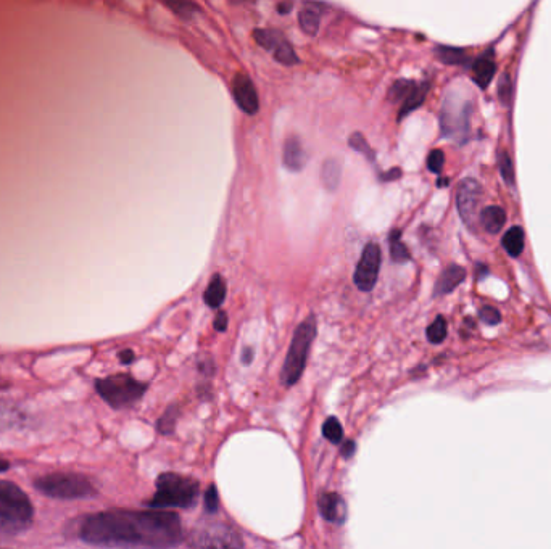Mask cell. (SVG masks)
Wrapping results in <instances>:
<instances>
[{
  "label": "cell",
  "instance_id": "obj_17",
  "mask_svg": "<svg viewBox=\"0 0 551 549\" xmlns=\"http://www.w3.org/2000/svg\"><path fill=\"white\" fill-rule=\"evenodd\" d=\"M435 55L440 62L450 67H473L474 58L464 49L450 46L435 47Z\"/></svg>",
  "mask_w": 551,
  "mask_h": 549
},
{
  "label": "cell",
  "instance_id": "obj_32",
  "mask_svg": "<svg viewBox=\"0 0 551 549\" xmlns=\"http://www.w3.org/2000/svg\"><path fill=\"white\" fill-rule=\"evenodd\" d=\"M498 163H500V174H502L503 181H505L508 186H513L514 168L510 155L506 152L500 153V155H498Z\"/></svg>",
  "mask_w": 551,
  "mask_h": 549
},
{
  "label": "cell",
  "instance_id": "obj_33",
  "mask_svg": "<svg viewBox=\"0 0 551 549\" xmlns=\"http://www.w3.org/2000/svg\"><path fill=\"white\" fill-rule=\"evenodd\" d=\"M498 97H500L502 104L506 105V107H508V105L511 104V100H513V81H511L508 73H505V75L500 78V81H498Z\"/></svg>",
  "mask_w": 551,
  "mask_h": 549
},
{
  "label": "cell",
  "instance_id": "obj_4",
  "mask_svg": "<svg viewBox=\"0 0 551 549\" xmlns=\"http://www.w3.org/2000/svg\"><path fill=\"white\" fill-rule=\"evenodd\" d=\"M316 337L315 316H308L305 321L297 327L289 351H287L284 368H282V384L295 385L302 377L305 366H307L308 355H310L311 343Z\"/></svg>",
  "mask_w": 551,
  "mask_h": 549
},
{
  "label": "cell",
  "instance_id": "obj_19",
  "mask_svg": "<svg viewBox=\"0 0 551 549\" xmlns=\"http://www.w3.org/2000/svg\"><path fill=\"white\" fill-rule=\"evenodd\" d=\"M506 223V213L502 207H497V205H492V207H487L482 210L481 213V224L482 228L489 234H498L502 231L503 226Z\"/></svg>",
  "mask_w": 551,
  "mask_h": 549
},
{
  "label": "cell",
  "instance_id": "obj_31",
  "mask_svg": "<svg viewBox=\"0 0 551 549\" xmlns=\"http://www.w3.org/2000/svg\"><path fill=\"white\" fill-rule=\"evenodd\" d=\"M166 7H170L176 15L184 18V20H191L195 13L199 12V7L192 4V2H176V0H173V2H166Z\"/></svg>",
  "mask_w": 551,
  "mask_h": 549
},
{
  "label": "cell",
  "instance_id": "obj_43",
  "mask_svg": "<svg viewBox=\"0 0 551 549\" xmlns=\"http://www.w3.org/2000/svg\"><path fill=\"white\" fill-rule=\"evenodd\" d=\"M253 351L250 348H245L244 355H242V361L244 364L252 363Z\"/></svg>",
  "mask_w": 551,
  "mask_h": 549
},
{
  "label": "cell",
  "instance_id": "obj_35",
  "mask_svg": "<svg viewBox=\"0 0 551 549\" xmlns=\"http://www.w3.org/2000/svg\"><path fill=\"white\" fill-rule=\"evenodd\" d=\"M445 165V155L442 150H432L427 157V168L431 173L439 174Z\"/></svg>",
  "mask_w": 551,
  "mask_h": 549
},
{
  "label": "cell",
  "instance_id": "obj_24",
  "mask_svg": "<svg viewBox=\"0 0 551 549\" xmlns=\"http://www.w3.org/2000/svg\"><path fill=\"white\" fill-rule=\"evenodd\" d=\"M390 258L398 265H405L411 260V253L402 242V232L392 231L389 237Z\"/></svg>",
  "mask_w": 551,
  "mask_h": 549
},
{
  "label": "cell",
  "instance_id": "obj_38",
  "mask_svg": "<svg viewBox=\"0 0 551 549\" xmlns=\"http://www.w3.org/2000/svg\"><path fill=\"white\" fill-rule=\"evenodd\" d=\"M489 266L484 265V263H477L476 265V277L477 281H482L484 277L489 276Z\"/></svg>",
  "mask_w": 551,
  "mask_h": 549
},
{
  "label": "cell",
  "instance_id": "obj_16",
  "mask_svg": "<svg viewBox=\"0 0 551 549\" xmlns=\"http://www.w3.org/2000/svg\"><path fill=\"white\" fill-rule=\"evenodd\" d=\"M25 411L12 400H0V432L15 429L25 422Z\"/></svg>",
  "mask_w": 551,
  "mask_h": 549
},
{
  "label": "cell",
  "instance_id": "obj_12",
  "mask_svg": "<svg viewBox=\"0 0 551 549\" xmlns=\"http://www.w3.org/2000/svg\"><path fill=\"white\" fill-rule=\"evenodd\" d=\"M318 506L321 516L326 521L342 524L345 521V517H347L345 501L337 493H323V495L319 496Z\"/></svg>",
  "mask_w": 551,
  "mask_h": 549
},
{
  "label": "cell",
  "instance_id": "obj_23",
  "mask_svg": "<svg viewBox=\"0 0 551 549\" xmlns=\"http://www.w3.org/2000/svg\"><path fill=\"white\" fill-rule=\"evenodd\" d=\"M503 248L508 255L518 258L524 250V231L519 226L508 229L502 239Z\"/></svg>",
  "mask_w": 551,
  "mask_h": 549
},
{
  "label": "cell",
  "instance_id": "obj_37",
  "mask_svg": "<svg viewBox=\"0 0 551 549\" xmlns=\"http://www.w3.org/2000/svg\"><path fill=\"white\" fill-rule=\"evenodd\" d=\"M215 329L218 332H224L228 329V314L224 313V311L216 314Z\"/></svg>",
  "mask_w": 551,
  "mask_h": 549
},
{
  "label": "cell",
  "instance_id": "obj_41",
  "mask_svg": "<svg viewBox=\"0 0 551 549\" xmlns=\"http://www.w3.org/2000/svg\"><path fill=\"white\" fill-rule=\"evenodd\" d=\"M353 453H355V443L345 442L344 448H342V455H344L345 458H350Z\"/></svg>",
  "mask_w": 551,
  "mask_h": 549
},
{
  "label": "cell",
  "instance_id": "obj_36",
  "mask_svg": "<svg viewBox=\"0 0 551 549\" xmlns=\"http://www.w3.org/2000/svg\"><path fill=\"white\" fill-rule=\"evenodd\" d=\"M205 506H207L208 512H216L218 509V492H216L215 485L208 488L207 495H205Z\"/></svg>",
  "mask_w": 551,
  "mask_h": 549
},
{
  "label": "cell",
  "instance_id": "obj_8",
  "mask_svg": "<svg viewBox=\"0 0 551 549\" xmlns=\"http://www.w3.org/2000/svg\"><path fill=\"white\" fill-rule=\"evenodd\" d=\"M471 104L469 102H456L453 95H448L442 107L440 115V128L442 136L450 137L464 144L466 134L469 133V116H471Z\"/></svg>",
  "mask_w": 551,
  "mask_h": 549
},
{
  "label": "cell",
  "instance_id": "obj_21",
  "mask_svg": "<svg viewBox=\"0 0 551 549\" xmlns=\"http://www.w3.org/2000/svg\"><path fill=\"white\" fill-rule=\"evenodd\" d=\"M224 298H226V282L223 281V277L220 274H215L210 284H208L205 294H203V300H205V303L210 308L216 310V308H220L223 305Z\"/></svg>",
  "mask_w": 551,
  "mask_h": 549
},
{
  "label": "cell",
  "instance_id": "obj_13",
  "mask_svg": "<svg viewBox=\"0 0 551 549\" xmlns=\"http://www.w3.org/2000/svg\"><path fill=\"white\" fill-rule=\"evenodd\" d=\"M282 163L292 173H299L307 165V153L303 150L299 137L292 136L287 139L286 144H284Z\"/></svg>",
  "mask_w": 551,
  "mask_h": 549
},
{
  "label": "cell",
  "instance_id": "obj_25",
  "mask_svg": "<svg viewBox=\"0 0 551 549\" xmlns=\"http://www.w3.org/2000/svg\"><path fill=\"white\" fill-rule=\"evenodd\" d=\"M273 57L276 62L281 63L284 67H294L300 63L299 55L295 54L294 47L290 46L286 38L281 39L278 46L274 47Z\"/></svg>",
  "mask_w": 551,
  "mask_h": 549
},
{
  "label": "cell",
  "instance_id": "obj_29",
  "mask_svg": "<svg viewBox=\"0 0 551 549\" xmlns=\"http://www.w3.org/2000/svg\"><path fill=\"white\" fill-rule=\"evenodd\" d=\"M348 145H350L353 150L363 153V157L368 158L371 163H374V160H376V157H374V150L369 147L368 141H366L363 134L353 133L350 139H348Z\"/></svg>",
  "mask_w": 551,
  "mask_h": 549
},
{
  "label": "cell",
  "instance_id": "obj_26",
  "mask_svg": "<svg viewBox=\"0 0 551 549\" xmlns=\"http://www.w3.org/2000/svg\"><path fill=\"white\" fill-rule=\"evenodd\" d=\"M415 86V81H411V79H398V81H395V83L392 84V87H390V102H392V104H403L406 97H408V95L411 94V91L415 89Z\"/></svg>",
  "mask_w": 551,
  "mask_h": 549
},
{
  "label": "cell",
  "instance_id": "obj_28",
  "mask_svg": "<svg viewBox=\"0 0 551 549\" xmlns=\"http://www.w3.org/2000/svg\"><path fill=\"white\" fill-rule=\"evenodd\" d=\"M447 321L444 316H437L431 326L427 327V340L431 343H442L447 339Z\"/></svg>",
  "mask_w": 551,
  "mask_h": 549
},
{
  "label": "cell",
  "instance_id": "obj_39",
  "mask_svg": "<svg viewBox=\"0 0 551 549\" xmlns=\"http://www.w3.org/2000/svg\"><path fill=\"white\" fill-rule=\"evenodd\" d=\"M402 176V170L400 168H394V170L389 171V173L382 174V179L384 181H394V179H398Z\"/></svg>",
  "mask_w": 551,
  "mask_h": 549
},
{
  "label": "cell",
  "instance_id": "obj_30",
  "mask_svg": "<svg viewBox=\"0 0 551 549\" xmlns=\"http://www.w3.org/2000/svg\"><path fill=\"white\" fill-rule=\"evenodd\" d=\"M323 434L334 445H339L342 442L344 430H342V426H340V422L337 421L336 417H329L328 421L324 422Z\"/></svg>",
  "mask_w": 551,
  "mask_h": 549
},
{
  "label": "cell",
  "instance_id": "obj_27",
  "mask_svg": "<svg viewBox=\"0 0 551 549\" xmlns=\"http://www.w3.org/2000/svg\"><path fill=\"white\" fill-rule=\"evenodd\" d=\"M253 38L258 42V46L273 52L274 47L278 46L284 36L279 31H274V29H255Z\"/></svg>",
  "mask_w": 551,
  "mask_h": 549
},
{
  "label": "cell",
  "instance_id": "obj_44",
  "mask_svg": "<svg viewBox=\"0 0 551 549\" xmlns=\"http://www.w3.org/2000/svg\"><path fill=\"white\" fill-rule=\"evenodd\" d=\"M7 469H9V463H7V461H2V459H0V472L7 471Z\"/></svg>",
  "mask_w": 551,
  "mask_h": 549
},
{
  "label": "cell",
  "instance_id": "obj_6",
  "mask_svg": "<svg viewBox=\"0 0 551 549\" xmlns=\"http://www.w3.org/2000/svg\"><path fill=\"white\" fill-rule=\"evenodd\" d=\"M36 488L57 500H81L96 493V488L86 477L73 472H55L36 480Z\"/></svg>",
  "mask_w": 551,
  "mask_h": 549
},
{
  "label": "cell",
  "instance_id": "obj_15",
  "mask_svg": "<svg viewBox=\"0 0 551 549\" xmlns=\"http://www.w3.org/2000/svg\"><path fill=\"white\" fill-rule=\"evenodd\" d=\"M474 81L481 89L489 86L493 76L497 73V65H495V58H493L492 50H485L484 54L474 60L473 63Z\"/></svg>",
  "mask_w": 551,
  "mask_h": 549
},
{
  "label": "cell",
  "instance_id": "obj_1",
  "mask_svg": "<svg viewBox=\"0 0 551 549\" xmlns=\"http://www.w3.org/2000/svg\"><path fill=\"white\" fill-rule=\"evenodd\" d=\"M79 537L91 545L170 549L183 541V527L173 512L115 509L87 517Z\"/></svg>",
  "mask_w": 551,
  "mask_h": 549
},
{
  "label": "cell",
  "instance_id": "obj_2",
  "mask_svg": "<svg viewBox=\"0 0 551 549\" xmlns=\"http://www.w3.org/2000/svg\"><path fill=\"white\" fill-rule=\"evenodd\" d=\"M33 521V504L15 483L0 480V533H18Z\"/></svg>",
  "mask_w": 551,
  "mask_h": 549
},
{
  "label": "cell",
  "instance_id": "obj_40",
  "mask_svg": "<svg viewBox=\"0 0 551 549\" xmlns=\"http://www.w3.org/2000/svg\"><path fill=\"white\" fill-rule=\"evenodd\" d=\"M120 360H121V363H123V364L133 363V361H134L133 351H131V350L121 351Z\"/></svg>",
  "mask_w": 551,
  "mask_h": 549
},
{
  "label": "cell",
  "instance_id": "obj_10",
  "mask_svg": "<svg viewBox=\"0 0 551 549\" xmlns=\"http://www.w3.org/2000/svg\"><path fill=\"white\" fill-rule=\"evenodd\" d=\"M481 200V184L476 179H463L460 186H458V190H456V207H458V213H460L461 219L468 228H474Z\"/></svg>",
  "mask_w": 551,
  "mask_h": 549
},
{
  "label": "cell",
  "instance_id": "obj_42",
  "mask_svg": "<svg viewBox=\"0 0 551 549\" xmlns=\"http://www.w3.org/2000/svg\"><path fill=\"white\" fill-rule=\"evenodd\" d=\"M292 7H294V4H290V2H281V4L278 5V12L281 13V15H287V13L292 10Z\"/></svg>",
  "mask_w": 551,
  "mask_h": 549
},
{
  "label": "cell",
  "instance_id": "obj_9",
  "mask_svg": "<svg viewBox=\"0 0 551 549\" xmlns=\"http://www.w3.org/2000/svg\"><path fill=\"white\" fill-rule=\"evenodd\" d=\"M381 248L379 245H366L365 250L361 253V260L358 263L357 271L353 276V281L361 292H371L376 285L377 277H379V269H381Z\"/></svg>",
  "mask_w": 551,
  "mask_h": 549
},
{
  "label": "cell",
  "instance_id": "obj_5",
  "mask_svg": "<svg viewBox=\"0 0 551 549\" xmlns=\"http://www.w3.org/2000/svg\"><path fill=\"white\" fill-rule=\"evenodd\" d=\"M192 549H244L241 533L220 521H200L187 537Z\"/></svg>",
  "mask_w": 551,
  "mask_h": 549
},
{
  "label": "cell",
  "instance_id": "obj_20",
  "mask_svg": "<svg viewBox=\"0 0 551 549\" xmlns=\"http://www.w3.org/2000/svg\"><path fill=\"white\" fill-rule=\"evenodd\" d=\"M427 92H429V83H416L415 89L411 91V94L406 97L405 102L398 112V120H403L406 115H410L411 112H415L416 108L421 107L426 100Z\"/></svg>",
  "mask_w": 551,
  "mask_h": 549
},
{
  "label": "cell",
  "instance_id": "obj_7",
  "mask_svg": "<svg viewBox=\"0 0 551 549\" xmlns=\"http://www.w3.org/2000/svg\"><path fill=\"white\" fill-rule=\"evenodd\" d=\"M96 387L100 397L115 409L134 405L136 401L141 400L147 389V385L128 374H116V376L97 380Z\"/></svg>",
  "mask_w": 551,
  "mask_h": 549
},
{
  "label": "cell",
  "instance_id": "obj_34",
  "mask_svg": "<svg viewBox=\"0 0 551 549\" xmlns=\"http://www.w3.org/2000/svg\"><path fill=\"white\" fill-rule=\"evenodd\" d=\"M479 318L487 326H497L498 322L502 321V314L493 306H482L481 311H479Z\"/></svg>",
  "mask_w": 551,
  "mask_h": 549
},
{
  "label": "cell",
  "instance_id": "obj_22",
  "mask_svg": "<svg viewBox=\"0 0 551 549\" xmlns=\"http://www.w3.org/2000/svg\"><path fill=\"white\" fill-rule=\"evenodd\" d=\"M340 178H342V168H340L339 161L336 158L324 161L323 168H321V182H323L324 189L336 192L340 186Z\"/></svg>",
  "mask_w": 551,
  "mask_h": 549
},
{
  "label": "cell",
  "instance_id": "obj_18",
  "mask_svg": "<svg viewBox=\"0 0 551 549\" xmlns=\"http://www.w3.org/2000/svg\"><path fill=\"white\" fill-rule=\"evenodd\" d=\"M321 9H326L324 4H315V2H307L305 9L300 10L299 23L303 33L307 36H316L319 31V21H321Z\"/></svg>",
  "mask_w": 551,
  "mask_h": 549
},
{
  "label": "cell",
  "instance_id": "obj_14",
  "mask_svg": "<svg viewBox=\"0 0 551 549\" xmlns=\"http://www.w3.org/2000/svg\"><path fill=\"white\" fill-rule=\"evenodd\" d=\"M466 279V269L458 265H450L440 274L435 282L434 297H444L452 294L453 290Z\"/></svg>",
  "mask_w": 551,
  "mask_h": 549
},
{
  "label": "cell",
  "instance_id": "obj_11",
  "mask_svg": "<svg viewBox=\"0 0 551 549\" xmlns=\"http://www.w3.org/2000/svg\"><path fill=\"white\" fill-rule=\"evenodd\" d=\"M232 95H234L237 107L247 115H255L260 110L258 92L249 76L236 75V78L232 79Z\"/></svg>",
  "mask_w": 551,
  "mask_h": 549
},
{
  "label": "cell",
  "instance_id": "obj_3",
  "mask_svg": "<svg viewBox=\"0 0 551 549\" xmlns=\"http://www.w3.org/2000/svg\"><path fill=\"white\" fill-rule=\"evenodd\" d=\"M199 500V483L178 474H163L157 480L152 509L192 508Z\"/></svg>",
  "mask_w": 551,
  "mask_h": 549
}]
</instances>
